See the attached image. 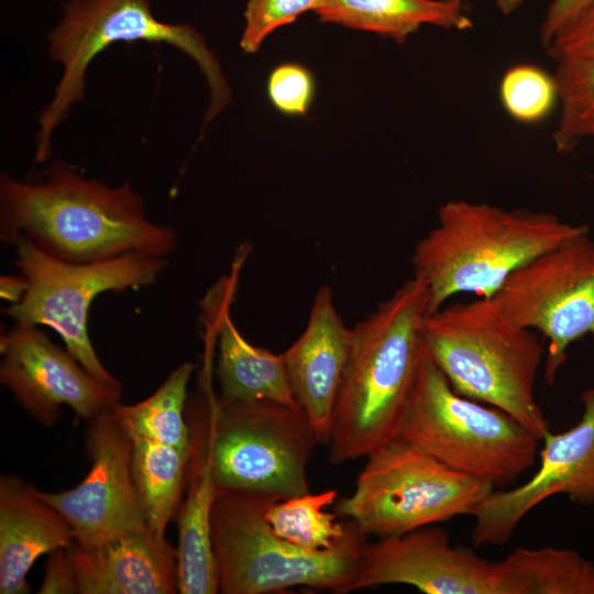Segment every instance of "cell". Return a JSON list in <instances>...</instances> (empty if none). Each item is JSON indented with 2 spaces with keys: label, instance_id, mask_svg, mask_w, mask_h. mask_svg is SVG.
<instances>
[{
  "label": "cell",
  "instance_id": "cell-14",
  "mask_svg": "<svg viewBox=\"0 0 594 594\" xmlns=\"http://www.w3.org/2000/svg\"><path fill=\"white\" fill-rule=\"evenodd\" d=\"M0 353L1 384L44 426L58 420L64 405L91 419L120 402L121 384L95 377L38 326L14 322L0 336Z\"/></svg>",
  "mask_w": 594,
  "mask_h": 594
},
{
  "label": "cell",
  "instance_id": "cell-20",
  "mask_svg": "<svg viewBox=\"0 0 594 594\" xmlns=\"http://www.w3.org/2000/svg\"><path fill=\"white\" fill-rule=\"evenodd\" d=\"M186 485V496L175 517L178 527V592L216 594L219 593V574L211 514L218 490L206 450L194 436H190Z\"/></svg>",
  "mask_w": 594,
  "mask_h": 594
},
{
  "label": "cell",
  "instance_id": "cell-29",
  "mask_svg": "<svg viewBox=\"0 0 594 594\" xmlns=\"http://www.w3.org/2000/svg\"><path fill=\"white\" fill-rule=\"evenodd\" d=\"M312 72L297 62L275 66L267 76L266 95L275 110L287 117H305L316 98Z\"/></svg>",
  "mask_w": 594,
  "mask_h": 594
},
{
  "label": "cell",
  "instance_id": "cell-9",
  "mask_svg": "<svg viewBox=\"0 0 594 594\" xmlns=\"http://www.w3.org/2000/svg\"><path fill=\"white\" fill-rule=\"evenodd\" d=\"M337 516L376 539L472 515L494 485L455 471L395 438L370 452Z\"/></svg>",
  "mask_w": 594,
  "mask_h": 594
},
{
  "label": "cell",
  "instance_id": "cell-17",
  "mask_svg": "<svg viewBox=\"0 0 594 594\" xmlns=\"http://www.w3.org/2000/svg\"><path fill=\"white\" fill-rule=\"evenodd\" d=\"M353 331L339 315L330 287L314 297L307 326L282 353L292 392L319 444H328L333 410L349 362Z\"/></svg>",
  "mask_w": 594,
  "mask_h": 594
},
{
  "label": "cell",
  "instance_id": "cell-11",
  "mask_svg": "<svg viewBox=\"0 0 594 594\" xmlns=\"http://www.w3.org/2000/svg\"><path fill=\"white\" fill-rule=\"evenodd\" d=\"M588 233L535 257L492 297L513 323L548 340L544 377L550 386L569 346L587 334L594 341V241Z\"/></svg>",
  "mask_w": 594,
  "mask_h": 594
},
{
  "label": "cell",
  "instance_id": "cell-16",
  "mask_svg": "<svg viewBox=\"0 0 594 594\" xmlns=\"http://www.w3.org/2000/svg\"><path fill=\"white\" fill-rule=\"evenodd\" d=\"M243 258L233 272L221 278L200 304L206 356H216L215 374L219 396L243 404L274 402L299 407L290 388L280 354L254 346L238 330L231 315L238 274Z\"/></svg>",
  "mask_w": 594,
  "mask_h": 594
},
{
  "label": "cell",
  "instance_id": "cell-4",
  "mask_svg": "<svg viewBox=\"0 0 594 594\" xmlns=\"http://www.w3.org/2000/svg\"><path fill=\"white\" fill-rule=\"evenodd\" d=\"M421 340L458 394L507 413L540 440L550 430L535 396L543 346L531 329L513 323L494 298L454 302L426 315Z\"/></svg>",
  "mask_w": 594,
  "mask_h": 594
},
{
  "label": "cell",
  "instance_id": "cell-2",
  "mask_svg": "<svg viewBox=\"0 0 594 594\" xmlns=\"http://www.w3.org/2000/svg\"><path fill=\"white\" fill-rule=\"evenodd\" d=\"M427 314V288L413 276L352 328L328 442L332 464L366 457L396 438L424 354Z\"/></svg>",
  "mask_w": 594,
  "mask_h": 594
},
{
  "label": "cell",
  "instance_id": "cell-18",
  "mask_svg": "<svg viewBox=\"0 0 594 594\" xmlns=\"http://www.w3.org/2000/svg\"><path fill=\"white\" fill-rule=\"evenodd\" d=\"M76 594H174L177 549L151 528L109 541L64 549Z\"/></svg>",
  "mask_w": 594,
  "mask_h": 594
},
{
  "label": "cell",
  "instance_id": "cell-8",
  "mask_svg": "<svg viewBox=\"0 0 594 594\" xmlns=\"http://www.w3.org/2000/svg\"><path fill=\"white\" fill-rule=\"evenodd\" d=\"M396 438L494 487L531 468L540 442L507 413L458 394L425 348Z\"/></svg>",
  "mask_w": 594,
  "mask_h": 594
},
{
  "label": "cell",
  "instance_id": "cell-23",
  "mask_svg": "<svg viewBox=\"0 0 594 594\" xmlns=\"http://www.w3.org/2000/svg\"><path fill=\"white\" fill-rule=\"evenodd\" d=\"M188 459L187 450L145 440L132 441L131 472L135 491L148 528L161 536L180 506Z\"/></svg>",
  "mask_w": 594,
  "mask_h": 594
},
{
  "label": "cell",
  "instance_id": "cell-5",
  "mask_svg": "<svg viewBox=\"0 0 594 594\" xmlns=\"http://www.w3.org/2000/svg\"><path fill=\"white\" fill-rule=\"evenodd\" d=\"M200 387L202 398L189 404L186 417L218 490L278 499L309 492L307 466L319 442L300 407L234 403L217 395L209 381Z\"/></svg>",
  "mask_w": 594,
  "mask_h": 594
},
{
  "label": "cell",
  "instance_id": "cell-28",
  "mask_svg": "<svg viewBox=\"0 0 594 594\" xmlns=\"http://www.w3.org/2000/svg\"><path fill=\"white\" fill-rule=\"evenodd\" d=\"M327 0H246L240 46L256 53L277 29L289 25L307 12H317Z\"/></svg>",
  "mask_w": 594,
  "mask_h": 594
},
{
  "label": "cell",
  "instance_id": "cell-6",
  "mask_svg": "<svg viewBox=\"0 0 594 594\" xmlns=\"http://www.w3.org/2000/svg\"><path fill=\"white\" fill-rule=\"evenodd\" d=\"M61 13L48 33V53L63 66V74L53 99L38 118L37 163L51 155L53 131L72 107L85 99L90 63L116 42L164 43L190 57L204 74L210 92L205 124L230 103L231 89L204 35L190 24L158 20L152 12L151 0H69L62 6Z\"/></svg>",
  "mask_w": 594,
  "mask_h": 594
},
{
  "label": "cell",
  "instance_id": "cell-13",
  "mask_svg": "<svg viewBox=\"0 0 594 594\" xmlns=\"http://www.w3.org/2000/svg\"><path fill=\"white\" fill-rule=\"evenodd\" d=\"M583 410L566 431H547L540 441L539 465L524 484L493 491L471 515L475 548L503 546L522 518L551 496L565 495L580 505L594 504V387L580 395Z\"/></svg>",
  "mask_w": 594,
  "mask_h": 594
},
{
  "label": "cell",
  "instance_id": "cell-30",
  "mask_svg": "<svg viewBox=\"0 0 594 594\" xmlns=\"http://www.w3.org/2000/svg\"><path fill=\"white\" fill-rule=\"evenodd\" d=\"M546 51L557 63H594V3L573 25L557 36Z\"/></svg>",
  "mask_w": 594,
  "mask_h": 594
},
{
  "label": "cell",
  "instance_id": "cell-25",
  "mask_svg": "<svg viewBox=\"0 0 594 594\" xmlns=\"http://www.w3.org/2000/svg\"><path fill=\"white\" fill-rule=\"evenodd\" d=\"M336 490L304 493L271 502L264 517L272 531L301 549L327 550L336 547L346 535L350 521L337 520L327 508L337 499Z\"/></svg>",
  "mask_w": 594,
  "mask_h": 594
},
{
  "label": "cell",
  "instance_id": "cell-22",
  "mask_svg": "<svg viewBox=\"0 0 594 594\" xmlns=\"http://www.w3.org/2000/svg\"><path fill=\"white\" fill-rule=\"evenodd\" d=\"M493 564L495 594H594V563L571 549L518 547Z\"/></svg>",
  "mask_w": 594,
  "mask_h": 594
},
{
  "label": "cell",
  "instance_id": "cell-10",
  "mask_svg": "<svg viewBox=\"0 0 594 594\" xmlns=\"http://www.w3.org/2000/svg\"><path fill=\"white\" fill-rule=\"evenodd\" d=\"M12 248L14 266L26 279L28 289L4 314L16 323L53 329L90 374L110 384H121L102 364L89 338L90 306L102 293L154 284L167 268L168 258L124 254L99 262L66 263L48 256L25 239Z\"/></svg>",
  "mask_w": 594,
  "mask_h": 594
},
{
  "label": "cell",
  "instance_id": "cell-31",
  "mask_svg": "<svg viewBox=\"0 0 594 594\" xmlns=\"http://www.w3.org/2000/svg\"><path fill=\"white\" fill-rule=\"evenodd\" d=\"M594 3V0H551L539 30L544 50L573 25Z\"/></svg>",
  "mask_w": 594,
  "mask_h": 594
},
{
  "label": "cell",
  "instance_id": "cell-26",
  "mask_svg": "<svg viewBox=\"0 0 594 594\" xmlns=\"http://www.w3.org/2000/svg\"><path fill=\"white\" fill-rule=\"evenodd\" d=\"M553 77L561 105L552 140L560 153H571L585 139L594 138V63L563 61Z\"/></svg>",
  "mask_w": 594,
  "mask_h": 594
},
{
  "label": "cell",
  "instance_id": "cell-7",
  "mask_svg": "<svg viewBox=\"0 0 594 594\" xmlns=\"http://www.w3.org/2000/svg\"><path fill=\"white\" fill-rule=\"evenodd\" d=\"M218 490V488H217ZM278 498L218 490L211 531L219 593L272 594L296 586L348 593L366 537L351 521L333 548L309 551L276 536L264 512Z\"/></svg>",
  "mask_w": 594,
  "mask_h": 594
},
{
  "label": "cell",
  "instance_id": "cell-32",
  "mask_svg": "<svg viewBox=\"0 0 594 594\" xmlns=\"http://www.w3.org/2000/svg\"><path fill=\"white\" fill-rule=\"evenodd\" d=\"M28 289L26 279L20 275H4L0 278V296L10 305L18 304Z\"/></svg>",
  "mask_w": 594,
  "mask_h": 594
},
{
  "label": "cell",
  "instance_id": "cell-24",
  "mask_svg": "<svg viewBox=\"0 0 594 594\" xmlns=\"http://www.w3.org/2000/svg\"><path fill=\"white\" fill-rule=\"evenodd\" d=\"M194 369L193 363L184 362L150 397L133 405L119 402L111 407L132 441L145 440L189 451L190 428L185 408Z\"/></svg>",
  "mask_w": 594,
  "mask_h": 594
},
{
  "label": "cell",
  "instance_id": "cell-33",
  "mask_svg": "<svg viewBox=\"0 0 594 594\" xmlns=\"http://www.w3.org/2000/svg\"><path fill=\"white\" fill-rule=\"evenodd\" d=\"M526 0H495L498 11L504 15L516 12Z\"/></svg>",
  "mask_w": 594,
  "mask_h": 594
},
{
  "label": "cell",
  "instance_id": "cell-3",
  "mask_svg": "<svg viewBox=\"0 0 594 594\" xmlns=\"http://www.w3.org/2000/svg\"><path fill=\"white\" fill-rule=\"evenodd\" d=\"M587 231L586 224H571L551 212L447 201L411 256L414 277L428 292L427 315L458 294L494 297L521 266Z\"/></svg>",
  "mask_w": 594,
  "mask_h": 594
},
{
  "label": "cell",
  "instance_id": "cell-21",
  "mask_svg": "<svg viewBox=\"0 0 594 594\" xmlns=\"http://www.w3.org/2000/svg\"><path fill=\"white\" fill-rule=\"evenodd\" d=\"M322 23L378 34L403 44L422 25L466 31L474 23L464 0H327Z\"/></svg>",
  "mask_w": 594,
  "mask_h": 594
},
{
  "label": "cell",
  "instance_id": "cell-12",
  "mask_svg": "<svg viewBox=\"0 0 594 594\" xmlns=\"http://www.w3.org/2000/svg\"><path fill=\"white\" fill-rule=\"evenodd\" d=\"M89 420L85 449L91 465L82 482L59 493L32 485L34 495L67 521L75 542L82 546L148 527L131 472L132 440L111 408Z\"/></svg>",
  "mask_w": 594,
  "mask_h": 594
},
{
  "label": "cell",
  "instance_id": "cell-15",
  "mask_svg": "<svg viewBox=\"0 0 594 594\" xmlns=\"http://www.w3.org/2000/svg\"><path fill=\"white\" fill-rule=\"evenodd\" d=\"M386 584L426 594H495L494 565L430 525L363 542L348 593Z\"/></svg>",
  "mask_w": 594,
  "mask_h": 594
},
{
  "label": "cell",
  "instance_id": "cell-19",
  "mask_svg": "<svg viewBox=\"0 0 594 594\" xmlns=\"http://www.w3.org/2000/svg\"><path fill=\"white\" fill-rule=\"evenodd\" d=\"M73 529L21 477L0 479V593L29 592L26 574L43 554L70 547Z\"/></svg>",
  "mask_w": 594,
  "mask_h": 594
},
{
  "label": "cell",
  "instance_id": "cell-27",
  "mask_svg": "<svg viewBox=\"0 0 594 594\" xmlns=\"http://www.w3.org/2000/svg\"><path fill=\"white\" fill-rule=\"evenodd\" d=\"M499 98L506 112L524 123L544 119L559 101L553 75L530 64L515 65L504 74Z\"/></svg>",
  "mask_w": 594,
  "mask_h": 594
},
{
  "label": "cell",
  "instance_id": "cell-1",
  "mask_svg": "<svg viewBox=\"0 0 594 594\" xmlns=\"http://www.w3.org/2000/svg\"><path fill=\"white\" fill-rule=\"evenodd\" d=\"M0 239L30 241L66 263H91L124 254L167 257L176 232L153 222L130 182L119 187L87 178L53 162L35 182L0 178Z\"/></svg>",
  "mask_w": 594,
  "mask_h": 594
}]
</instances>
